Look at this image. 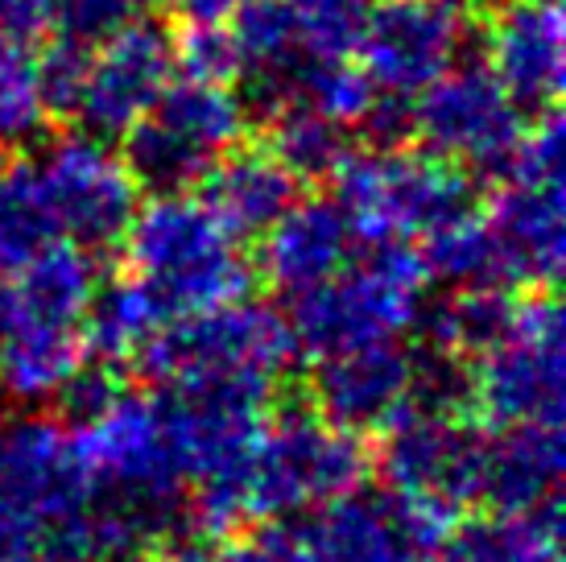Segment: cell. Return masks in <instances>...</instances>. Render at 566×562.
<instances>
[{"label":"cell","mask_w":566,"mask_h":562,"mask_svg":"<svg viewBox=\"0 0 566 562\" xmlns=\"http://www.w3.org/2000/svg\"><path fill=\"white\" fill-rule=\"evenodd\" d=\"M71 438L99 504V562H128L161 542L187 492L166 402L116 393Z\"/></svg>","instance_id":"1"},{"label":"cell","mask_w":566,"mask_h":562,"mask_svg":"<svg viewBox=\"0 0 566 562\" xmlns=\"http://www.w3.org/2000/svg\"><path fill=\"white\" fill-rule=\"evenodd\" d=\"M92 480L66 426L13 418L0 426V554L17 559H95Z\"/></svg>","instance_id":"2"},{"label":"cell","mask_w":566,"mask_h":562,"mask_svg":"<svg viewBox=\"0 0 566 562\" xmlns=\"http://www.w3.org/2000/svg\"><path fill=\"white\" fill-rule=\"evenodd\" d=\"M120 240L133 278L158 298L166 314L211 311L249 294L252 269L237 236L187 190L154 195L137 207Z\"/></svg>","instance_id":"3"},{"label":"cell","mask_w":566,"mask_h":562,"mask_svg":"<svg viewBox=\"0 0 566 562\" xmlns=\"http://www.w3.org/2000/svg\"><path fill=\"white\" fill-rule=\"evenodd\" d=\"M298 356L294 327L265 302H223L211 311L174 314L142 352L149 376L166 389H244L269 393L282 385Z\"/></svg>","instance_id":"4"},{"label":"cell","mask_w":566,"mask_h":562,"mask_svg":"<svg viewBox=\"0 0 566 562\" xmlns=\"http://www.w3.org/2000/svg\"><path fill=\"white\" fill-rule=\"evenodd\" d=\"M364 261H347L335 278L294 298V340L311 356L364 344H394L422 323L426 266L406 240L368 244Z\"/></svg>","instance_id":"5"},{"label":"cell","mask_w":566,"mask_h":562,"mask_svg":"<svg viewBox=\"0 0 566 562\" xmlns=\"http://www.w3.org/2000/svg\"><path fill=\"white\" fill-rule=\"evenodd\" d=\"M368 471L373 455L356 430L315 409H282L261 426L244 476V504L249 517L294 521L356 492Z\"/></svg>","instance_id":"6"},{"label":"cell","mask_w":566,"mask_h":562,"mask_svg":"<svg viewBox=\"0 0 566 562\" xmlns=\"http://www.w3.org/2000/svg\"><path fill=\"white\" fill-rule=\"evenodd\" d=\"M335 178V204L356 228V240H418L447 219L475 211V187L459 162L413 149L347 154Z\"/></svg>","instance_id":"7"},{"label":"cell","mask_w":566,"mask_h":562,"mask_svg":"<svg viewBox=\"0 0 566 562\" xmlns=\"http://www.w3.org/2000/svg\"><path fill=\"white\" fill-rule=\"evenodd\" d=\"M166 422L187 488H195V517L207 533L237 530L249 517L244 476L265 426V397L244 389H170Z\"/></svg>","instance_id":"8"},{"label":"cell","mask_w":566,"mask_h":562,"mask_svg":"<svg viewBox=\"0 0 566 562\" xmlns=\"http://www.w3.org/2000/svg\"><path fill=\"white\" fill-rule=\"evenodd\" d=\"M563 311L551 294H530L475 356L468 393L492 426H563Z\"/></svg>","instance_id":"9"},{"label":"cell","mask_w":566,"mask_h":562,"mask_svg":"<svg viewBox=\"0 0 566 562\" xmlns=\"http://www.w3.org/2000/svg\"><path fill=\"white\" fill-rule=\"evenodd\" d=\"M521 133V108L480 59H455L413 95V137L430 154L451 157L488 178H504L513 170Z\"/></svg>","instance_id":"10"},{"label":"cell","mask_w":566,"mask_h":562,"mask_svg":"<svg viewBox=\"0 0 566 562\" xmlns=\"http://www.w3.org/2000/svg\"><path fill=\"white\" fill-rule=\"evenodd\" d=\"M451 521L455 513L439 504L401 492L360 497L356 488L311 513L298 550L302 562H439Z\"/></svg>","instance_id":"11"},{"label":"cell","mask_w":566,"mask_h":562,"mask_svg":"<svg viewBox=\"0 0 566 562\" xmlns=\"http://www.w3.org/2000/svg\"><path fill=\"white\" fill-rule=\"evenodd\" d=\"M380 468L394 492L459 513L463 504L484 497L488 438L459 422L451 406L409 402L394 422L380 426Z\"/></svg>","instance_id":"12"},{"label":"cell","mask_w":566,"mask_h":562,"mask_svg":"<svg viewBox=\"0 0 566 562\" xmlns=\"http://www.w3.org/2000/svg\"><path fill=\"white\" fill-rule=\"evenodd\" d=\"M33 166L66 240L83 249L120 244L128 219L142 207V187L133 183L125 157L108 149V140L83 128L63 133L59 140H50L42 162Z\"/></svg>","instance_id":"13"},{"label":"cell","mask_w":566,"mask_h":562,"mask_svg":"<svg viewBox=\"0 0 566 562\" xmlns=\"http://www.w3.org/2000/svg\"><path fill=\"white\" fill-rule=\"evenodd\" d=\"M468 50L463 0H377L364 13L356 63L380 92L418 95Z\"/></svg>","instance_id":"14"},{"label":"cell","mask_w":566,"mask_h":562,"mask_svg":"<svg viewBox=\"0 0 566 562\" xmlns=\"http://www.w3.org/2000/svg\"><path fill=\"white\" fill-rule=\"evenodd\" d=\"M174 79V33L161 21L137 17L104 38L87 63L75 121L92 137H120L154 112Z\"/></svg>","instance_id":"15"},{"label":"cell","mask_w":566,"mask_h":562,"mask_svg":"<svg viewBox=\"0 0 566 562\" xmlns=\"http://www.w3.org/2000/svg\"><path fill=\"white\" fill-rule=\"evenodd\" d=\"M484 54L488 71L521 112L554 108L566 79L563 0H496Z\"/></svg>","instance_id":"16"},{"label":"cell","mask_w":566,"mask_h":562,"mask_svg":"<svg viewBox=\"0 0 566 562\" xmlns=\"http://www.w3.org/2000/svg\"><path fill=\"white\" fill-rule=\"evenodd\" d=\"M566 199L563 178L542 174H504L501 190L488 207V232L496 244L501 281L521 285H554L563 273L566 244Z\"/></svg>","instance_id":"17"},{"label":"cell","mask_w":566,"mask_h":562,"mask_svg":"<svg viewBox=\"0 0 566 562\" xmlns=\"http://www.w3.org/2000/svg\"><path fill=\"white\" fill-rule=\"evenodd\" d=\"M422 364L397 344H364L318 356L315 402L318 414L347 430H380L418 397Z\"/></svg>","instance_id":"18"},{"label":"cell","mask_w":566,"mask_h":562,"mask_svg":"<svg viewBox=\"0 0 566 562\" xmlns=\"http://www.w3.org/2000/svg\"><path fill=\"white\" fill-rule=\"evenodd\" d=\"M356 228L335 199H294L261 232V273L273 290L298 298L352 261Z\"/></svg>","instance_id":"19"},{"label":"cell","mask_w":566,"mask_h":562,"mask_svg":"<svg viewBox=\"0 0 566 562\" xmlns=\"http://www.w3.org/2000/svg\"><path fill=\"white\" fill-rule=\"evenodd\" d=\"M99 290V269L92 249L75 240H54L30 261L9 269L0 285V323H46V327H80Z\"/></svg>","instance_id":"20"},{"label":"cell","mask_w":566,"mask_h":562,"mask_svg":"<svg viewBox=\"0 0 566 562\" xmlns=\"http://www.w3.org/2000/svg\"><path fill=\"white\" fill-rule=\"evenodd\" d=\"M207 178L203 204L216 211L228 232L244 240V236H261L282 216L285 207L298 199V178L285 170L277 154L269 145H232L223 149Z\"/></svg>","instance_id":"21"},{"label":"cell","mask_w":566,"mask_h":562,"mask_svg":"<svg viewBox=\"0 0 566 562\" xmlns=\"http://www.w3.org/2000/svg\"><path fill=\"white\" fill-rule=\"evenodd\" d=\"M80 327L46 323H0V402L38 409L59 402L83 368Z\"/></svg>","instance_id":"22"},{"label":"cell","mask_w":566,"mask_h":562,"mask_svg":"<svg viewBox=\"0 0 566 562\" xmlns=\"http://www.w3.org/2000/svg\"><path fill=\"white\" fill-rule=\"evenodd\" d=\"M566 468L563 426H501V438H488L484 500L496 509H525L558 497Z\"/></svg>","instance_id":"23"},{"label":"cell","mask_w":566,"mask_h":562,"mask_svg":"<svg viewBox=\"0 0 566 562\" xmlns=\"http://www.w3.org/2000/svg\"><path fill=\"white\" fill-rule=\"evenodd\" d=\"M447 562H563V513L558 497L525 509H496L484 521L451 530Z\"/></svg>","instance_id":"24"},{"label":"cell","mask_w":566,"mask_h":562,"mask_svg":"<svg viewBox=\"0 0 566 562\" xmlns=\"http://www.w3.org/2000/svg\"><path fill=\"white\" fill-rule=\"evenodd\" d=\"M161 323L166 311L142 281H112L95 290L92 306L83 314V347L104 364H133L142 360Z\"/></svg>","instance_id":"25"},{"label":"cell","mask_w":566,"mask_h":562,"mask_svg":"<svg viewBox=\"0 0 566 562\" xmlns=\"http://www.w3.org/2000/svg\"><path fill=\"white\" fill-rule=\"evenodd\" d=\"M154 116L199 145L207 157H220L249 133V104L232 92V83H203V79H178L158 95Z\"/></svg>","instance_id":"26"},{"label":"cell","mask_w":566,"mask_h":562,"mask_svg":"<svg viewBox=\"0 0 566 562\" xmlns=\"http://www.w3.org/2000/svg\"><path fill=\"white\" fill-rule=\"evenodd\" d=\"M125 137V166L133 174V183L154 195H170V190H190L195 183H203V174L211 170L216 157H207L199 145H190L182 133H174L166 121H158L154 112L142 116L133 128L120 133Z\"/></svg>","instance_id":"27"},{"label":"cell","mask_w":566,"mask_h":562,"mask_svg":"<svg viewBox=\"0 0 566 562\" xmlns=\"http://www.w3.org/2000/svg\"><path fill=\"white\" fill-rule=\"evenodd\" d=\"M54 240H63V232L50 211L38 166L33 162H17L9 170L0 166V269L9 273Z\"/></svg>","instance_id":"28"},{"label":"cell","mask_w":566,"mask_h":562,"mask_svg":"<svg viewBox=\"0 0 566 562\" xmlns=\"http://www.w3.org/2000/svg\"><path fill=\"white\" fill-rule=\"evenodd\" d=\"M269 149L277 154L285 170L298 183H318L344 166L347 128L331 121L327 112L311 108V104H285L273 112V128H269Z\"/></svg>","instance_id":"29"},{"label":"cell","mask_w":566,"mask_h":562,"mask_svg":"<svg viewBox=\"0 0 566 562\" xmlns=\"http://www.w3.org/2000/svg\"><path fill=\"white\" fill-rule=\"evenodd\" d=\"M422 240V266L426 278L447 281V285H501V261H496V244H492V232L480 211H468V216H455L430 228Z\"/></svg>","instance_id":"30"},{"label":"cell","mask_w":566,"mask_h":562,"mask_svg":"<svg viewBox=\"0 0 566 562\" xmlns=\"http://www.w3.org/2000/svg\"><path fill=\"white\" fill-rule=\"evenodd\" d=\"M50 112L38 87V66L25 42L0 30V149L33 145L46 128Z\"/></svg>","instance_id":"31"},{"label":"cell","mask_w":566,"mask_h":562,"mask_svg":"<svg viewBox=\"0 0 566 562\" xmlns=\"http://www.w3.org/2000/svg\"><path fill=\"white\" fill-rule=\"evenodd\" d=\"M509 311H513V302L496 285H463L451 302H442L439 311L430 314L434 344L447 356H480L501 335Z\"/></svg>","instance_id":"32"},{"label":"cell","mask_w":566,"mask_h":562,"mask_svg":"<svg viewBox=\"0 0 566 562\" xmlns=\"http://www.w3.org/2000/svg\"><path fill=\"white\" fill-rule=\"evenodd\" d=\"M298 46L311 63L356 59L368 0H290Z\"/></svg>","instance_id":"33"},{"label":"cell","mask_w":566,"mask_h":562,"mask_svg":"<svg viewBox=\"0 0 566 562\" xmlns=\"http://www.w3.org/2000/svg\"><path fill=\"white\" fill-rule=\"evenodd\" d=\"M377 83L368 79L356 59H335V63H306L298 79V104L327 112L331 121H339L344 128H356L364 121V112L377 100Z\"/></svg>","instance_id":"34"},{"label":"cell","mask_w":566,"mask_h":562,"mask_svg":"<svg viewBox=\"0 0 566 562\" xmlns=\"http://www.w3.org/2000/svg\"><path fill=\"white\" fill-rule=\"evenodd\" d=\"M174 71L203 83H237L240 50L232 30L223 21H187V30L174 38Z\"/></svg>","instance_id":"35"},{"label":"cell","mask_w":566,"mask_h":562,"mask_svg":"<svg viewBox=\"0 0 566 562\" xmlns=\"http://www.w3.org/2000/svg\"><path fill=\"white\" fill-rule=\"evenodd\" d=\"M158 562H302L298 533H261V538H187L158 554Z\"/></svg>","instance_id":"36"},{"label":"cell","mask_w":566,"mask_h":562,"mask_svg":"<svg viewBox=\"0 0 566 562\" xmlns=\"http://www.w3.org/2000/svg\"><path fill=\"white\" fill-rule=\"evenodd\" d=\"M87 63H92V46H83L75 38H63V33H54V42L42 54H33L38 87H42L50 116H75L83 79H87Z\"/></svg>","instance_id":"37"},{"label":"cell","mask_w":566,"mask_h":562,"mask_svg":"<svg viewBox=\"0 0 566 562\" xmlns=\"http://www.w3.org/2000/svg\"><path fill=\"white\" fill-rule=\"evenodd\" d=\"M154 0H54V13H50V30L75 38L83 46H99L104 38L145 17Z\"/></svg>","instance_id":"38"},{"label":"cell","mask_w":566,"mask_h":562,"mask_svg":"<svg viewBox=\"0 0 566 562\" xmlns=\"http://www.w3.org/2000/svg\"><path fill=\"white\" fill-rule=\"evenodd\" d=\"M50 13H54V0H0V30L33 46L50 33Z\"/></svg>","instance_id":"39"},{"label":"cell","mask_w":566,"mask_h":562,"mask_svg":"<svg viewBox=\"0 0 566 562\" xmlns=\"http://www.w3.org/2000/svg\"><path fill=\"white\" fill-rule=\"evenodd\" d=\"M187 21H228L240 0H170Z\"/></svg>","instance_id":"40"}]
</instances>
